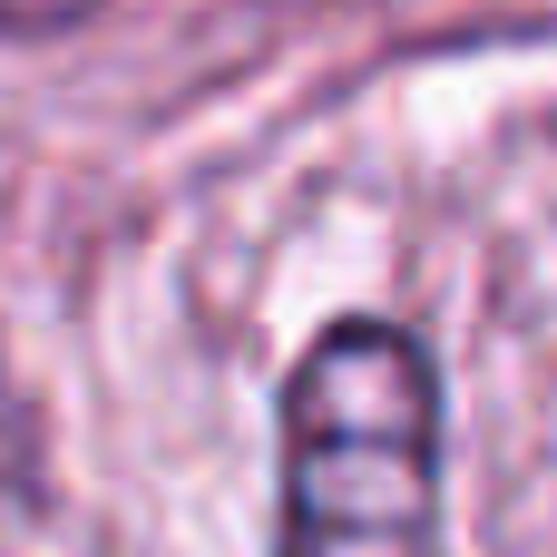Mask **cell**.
I'll return each instance as SVG.
<instances>
[{
    "instance_id": "obj_2",
    "label": "cell",
    "mask_w": 557,
    "mask_h": 557,
    "mask_svg": "<svg viewBox=\"0 0 557 557\" xmlns=\"http://www.w3.org/2000/svg\"><path fill=\"white\" fill-rule=\"evenodd\" d=\"M88 0H0V29H39V20H69Z\"/></svg>"
},
{
    "instance_id": "obj_1",
    "label": "cell",
    "mask_w": 557,
    "mask_h": 557,
    "mask_svg": "<svg viewBox=\"0 0 557 557\" xmlns=\"http://www.w3.org/2000/svg\"><path fill=\"white\" fill-rule=\"evenodd\" d=\"M441 557V372L401 323H333L284 382V548Z\"/></svg>"
}]
</instances>
